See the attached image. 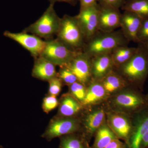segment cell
Segmentation results:
<instances>
[{
  "instance_id": "cell-1",
  "label": "cell",
  "mask_w": 148,
  "mask_h": 148,
  "mask_svg": "<svg viewBox=\"0 0 148 148\" xmlns=\"http://www.w3.org/2000/svg\"><path fill=\"white\" fill-rule=\"evenodd\" d=\"M104 104L107 109L132 117L148 108V95L130 86L110 96Z\"/></svg>"
},
{
  "instance_id": "cell-2",
  "label": "cell",
  "mask_w": 148,
  "mask_h": 148,
  "mask_svg": "<svg viewBox=\"0 0 148 148\" xmlns=\"http://www.w3.org/2000/svg\"><path fill=\"white\" fill-rule=\"evenodd\" d=\"M138 50L127 62L114 69L126 80L130 86L143 91L148 77V51L139 43Z\"/></svg>"
},
{
  "instance_id": "cell-3",
  "label": "cell",
  "mask_w": 148,
  "mask_h": 148,
  "mask_svg": "<svg viewBox=\"0 0 148 148\" xmlns=\"http://www.w3.org/2000/svg\"><path fill=\"white\" fill-rule=\"evenodd\" d=\"M129 42L121 29L109 32L99 31L86 42L82 51L92 57L111 53L116 48L128 45Z\"/></svg>"
},
{
  "instance_id": "cell-4",
  "label": "cell",
  "mask_w": 148,
  "mask_h": 148,
  "mask_svg": "<svg viewBox=\"0 0 148 148\" xmlns=\"http://www.w3.org/2000/svg\"><path fill=\"white\" fill-rule=\"evenodd\" d=\"M57 39L75 51H82L86 40L75 16L65 14L61 18Z\"/></svg>"
},
{
  "instance_id": "cell-5",
  "label": "cell",
  "mask_w": 148,
  "mask_h": 148,
  "mask_svg": "<svg viewBox=\"0 0 148 148\" xmlns=\"http://www.w3.org/2000/svg\"><path fill=\"white\" fill-rule=\"evenodd\" d=\"M54 5L50 3L42 15L22 32L47 40L52 39L58 33L61 19L56 12Z\"/></svg>"
},
{
  "instance_id": "cell-6",
  "label": "cell",
  "mask_w": 148,
  "mask_h": 148,
  "mask_svg": "<svg viewBox=\"0 0 148 148\" xmlns=\"http://www.w3.org/2000/svg\"><path fill=\"white\" fill-rule=\"evenodd\" d=\"M79 117L81 133L90 143L97 130L106 122V108L104 103L85 107Z\"/></svg>"
},
{
  "instance_id": "cell-7",
  "label": "cell",
  "mask_w": 148,
  "mask_h": 148,
  "mask_svg": "<svg viewBox=\"0 0 148 148\" xmlns=\"http://www.w3.org/2000/svg\"><path fill=\"white\" fill-rule=\"evenodd\" d=\"M81 132L79 117H66L56 115L51 119L41 137L50 142L55 138Z\"/></svg>"
},
{
  "instance_id": "cell-8",
  "label": "cell",
  "mask_w": 148,
  "mask_h": 148,
  "mask_svg": "<svg viewBox=\"0 0 148 148\" xmlns=\"http://www.w3.org/2000/svg\"><path fill=\"white\" fill-rule=\"evenodd\" d=\"M45 47L40 56L56 66H65L70 63L80 51L71 49L57 38L47 40Z\"/></svg>"
},
{
  "instance_id": "cell-9",
  "label": "cell",
  "mask_w": 148,
  "mask_h": 148,
  "mask_svg": "<svg viewBox=\"0 0 148 148\" xmlns=\"http://www.w3.org/2000/svg\"><path fill=\"white\" fill-rule=\"evenodd\" d=\"M106 122L109 127L117 138L126 143L128 147L133 130L132 117L106 108Z\"/></svg>"
},
{
  "instance_id": "cell-10",
  "label": "cell",
  "mask_w": 148,
  "mask_h": 148,
  "mask_svg": "<svg viewBox=\"0 0 148 148\" xmlns=\"http://www.w3.org/2000/svg\"><path fill=\"white\" fill-rule=\"evenodd\" d=\"M100 6L98 3L80 9L79 13L76 15L86 42L98 32V14Z\"/></svg>"
},
{
  "instance_id": "cell-11",
  "label": "cell",
  "mask_w": 148,
  "mask_h": 148,
  "mask_svg": "<svg viewBox=\"0 0 148 148\" xmlns=\"http://www.w3.org/2000/svg\"><path fill=\"white\" fill-rule=\"evenodd\" d=\"M3 36L18 43L28 51L35 59L40 56L45 45V41L40 37L23 32L12 33L5 31Z\"/></svg>"
},
{
  "instance_id": "cell-12",
  "label": "cell",
  "mask_w": 148,
  "mask_h": 148,
  "mask_svg": "<svg viewBox=\"0 0 148 148\" xmlns=\"http://www.w3.org/2000/svg\"><path fill=\"white\" fill-rule=\"evenodd\" d=\"M91 61V57L81 51L66 65L76 77L78 82L86 87L92 79Z\"/></svg>"
},
{
  "instance_id": "cell-13",
  "label": "cell",
  "mask_w": 148,
  "mask_h": 148,
  "mask_svg": "<svg viewBox=\"0 0 148 148\" xmlns=\"http://www.w3.org/2000/svg\"><path fill=\"white\" fill-rule=\"evenodd\" d=\"M99 4V3H98ZM98 14V30L109 32L120 28L122 14L119 9L100 5Z\"/></svg>"
},
{
  "instance_id": "cell-14",
  "label": "cell",
  "mask_w": 148,
  "mask_h": 148,
  "mask_svg": "<svg viewBox=\"0 0 148 148\" xmlns=\"http://www.w3.org/2000/svg\"><path fill=\"white\" fill-rule=\"evenodd\" d=\"M144 19L136 14L124 11L121 18V28L125 37L130 42L138 43V32Z\"/></svg>"
},
{
  "instance_id": "cell-15",
  "label": "cell",
  "mask_w": 148,
  "mask_h": 148,
  "mask_svg": "<svg viewBox=\"0 0 148 148\" xmlns=\"http://www.w3.org/2000/svg\"><path fill=\"white\" fill-rule=\"evenodd\" d=\"M133 130L128 148H140L143 135L148 130V108L132 116Z\"/></svg>"
},
{
  "instance_id": "cell-16",
  "label": "cell",
  "mask_w": 148,
  "mask_h": 148,
  "mask_svg": "<svg viewBox=\"0 0 148 148\" xmlns=\"http://www.w3.org/2000/svg\"><path fill=\"white\" fill-rule=\"evenodd\" d=\"M58 110L56 115L66 117H79L85 108L69 92L64 93L59 98Z\"/></svg>"
},
{
  "instance_id": "cell-17",
  "label": "cell",
  "mask_w": 148,
  "mask_h": 148,
  "mask_svg": "<svg viewBox=\"0 0 148 148\" xmlns=\"http://www.w3.org/2000/svg\"><path fill=\"white\" fill-rule=\"evenodd\" d=\"M108 95L100 80L92 79L86 88V94L82 104L85 107L105 103Z\"/></svg>"
},
{
  "instance_id": "cell-18",
  "label": "cell",
  "mask_w": 148,
  "mask_h": 148,
  "mask_svg": "<svg viewBox=\"0 0 148 148\" xmlns=\"http://www.w3.org/2000/svg\"><path fill=\"white\" fill-rule=\"evenodd\" d=\"M91 64L92 79L100 80L114 69L111 53L91 57Z\"/></svg>"
},
{
  "instance_id": "cell-19",
  "label": "cell",
  "mask_w": 148,
  "mask_h": 148,
  "mask_svg": "<svg viewBox=\"0 0 148 148\" xmlns=\"http://www.w3.org/2000/svg\"><path fill=\"white\" fill-rule=\"evenodd\" d=\"M56 66L50 61L41 56L35 58L32 69V77L44 81L50 80L58 76Z\"/></svg>"
},
{
  "instance_id": "cell-20",
  "label": "cell",
  "mask_w": 148,
  "mask_h": 148,
  "mask_svg": "<svg viewBox=\"0 0 148 148\" xmlns=\"http://www.w3.org/2000/svg\"><path fill=\"white\" fill-rule=\"evenodd\" d=\"M100 81L109 97L130 86L114 69Z\"/></svg>"
},
{
  "instance_id": "cell-21",
  "label": "cell",
  "mask_w": 148,
  "mask_h": 148,
  "mask_svg": "<svg viewBox=\"0 0 148 148\" xmlns=\"http://www.w3.org/2000/svg\"><path fill=\"white\" fill-rule=\"evenodd\" d=\"M59 148H90L89 142L81 132L71 133L59 138Z\"/></svg>"
},
{
  "instance_id": "cell-22",
  "label": "cell",
  "mask_w": 148,
  "mask_h": 148,
  "mask_svg": "<svg viewBox=\"0 0 148 148\" xmlns=\"http://www.w3.org/2000/svg\"><path fill=\"white\" fill-rule=\"evenodd\" d=\"M94 137V142L90 148H105L113 140L118 139L107 122L97 130Z\"/></svg>"
},
{
  "instance_id": "cell-23",
  "label": "cell",
  "mask_w": 148,
  "mask_h": 148,
  "mask_svg": "<svg viewBox=\"0 0 148 148\" xmlns=\"http://www.w3.org/2000/svg\"><path fill=\"white\" fill-rule=\"evenodd\" d=\"M138 50L137 47H129L128 45L116 48L111 53L114 69L117 68L127 62Z\"/></svg>"
},
{
  "instance_id": "cell-24",
  "label": "cell",
  "mask_w": 148,
  "mask_h": 148,
  "mask_svg": "<svg viewBox=\"0 0 148 148\" xmlns=\"http://www.w3.org/2000/svg\"><path fill=\"white\" fill-rule=\"evenodd\" d=\"M121 9L136 14L143 19L148 18V0H126Z\"/></svg>"
},
{
  "instance_id": "cell-25",
  "label": "cell",
  "mask_w": 148,
  "mask_h": 148,
  "mask_svg": "<svg viewBox=\"0 0 148 148\" xmlns=\"http://www.w3.org/2000/svg\"><path fill=\"white\" fill-rule=\"evenodd\" d=\"M68 87V92L79 102L82 104L85 98L87 87L78 81L71 85Z\"/></svg>"
},
{
  "instance_id": "cell-26",
  "label": "cell",
  "mask_w": 148,
  "mask_h": 148,
  "mask_svg": "<svg viewBox=\"0 0 148 148\" xmlns=\"http://www.w3.org/2000/svg\"><path fill=\"white\" fill-rule=\"evenodd\" d=\"M58 72V77L64 85L69 86L77 82L76 77L66 65L61 66Z\"/></svg>"
},
{
  "instance_id": "cell-27",
  "label": "cell",
  "mask_w": 148,
  "mask_h": 148,
  "mask_svg": "<svg viewBox=\"0 0 148 148\" xmlns=\"http://www.w3.org/2000/svg\"><path fill=\"white\" fill-rule=\"evenodd\" d=\"M59 101L57 97L53 95H47L43 99L42 109L46 114H49L58 107Z\"/></svg>"
},
{
  "instance_id": "cell-28",
  "label": "cell",
  "mask_w": 148,
  "mask_h": 148,
  "mask_svg": "<svg viewBox=\"0 0 148 148\" xmlns=\"http://www.w3.org/2000/svg\"><path fill=\"white\" fill-rule=\"evenodd\" d=\"M49 82V89L48 95L57 97L60 94L62 90L63 85L61 80L58 76L51 79Z\"/></svg>"
},
{
  "instance_id": "cell-29",
  "label": "cell",
  "mask_w": 148,
  "mask_h": 148,
  "mask_svg": "<svg viewBox=\"0 0 148 148\" xmlns=\"http://www.w3.org/2000/svg\"><path fill=\"white\" fill-rule=\"evenodd\" d=\"M138 43H144L148 41V18L144 19L138 32Z\"/></svg>"
},
{
  "instance_id": "cell-30",
  "label": "cell",
  "mask_w": 148,
  "mask_h": 148,
  "mask_svg": "<svg viewBox=\"0 0 148 148\" xmlns=\"http://www.w3.org/2000/svg\"><path fill=\"white\" fill-rule=\"evenodd\" d=\"M126 0H99L100 5L108 6L114 8L121 9Z\"/></svg>"
},
{
  "instance_id": "cell-31",
  "label": "cell",
  "mask_w": 148,
  "mask_h": 148,
  "mask_svg": "<svg viewBox=\"0 0 148 148\" xmlns=\"http://www.w3.org/2000/svg\"><path fill=\"white\" fill-rule=\"evenodd\" d=\"M105 148H128L126 143L119 139H115Z\"/></svg>"
},
{
  "instance_id": "cell-32",
  "label": "cell",
  "mask_w": 148,
  "mask_h": 148,
  "mask_svg": "<svg viewBox=\"0 0 148 148\" xmlns=\"http://www.w3.org/2000/svg\"><path fill=\"white\" fill-rule=\"evenodd\" d=\"M99 0H78L79 2L80 9L85 8L98 3Z\"/></svg>"
},
{
  "instance_id": "cell-33",
  "label": "cell",
  "mask_w": 148,
  "mask_h": 148,
  "mask_svg": "<svg viewBox=\"0 0 148 148\" xmlns=\"http://www.w3.org/2000/svg\"><path fill=\"white\" fill-rule=\"evenodd\" d=\"M140 148H148V130L143 135L140 143Z\"/></svg>"
},
{
  "instance_id": "cell-34",
  "label": "cell",
  "mask_w": 148,
  "mask_h": 148,
  "mask_svg": "<svg viewBox=\"0 0 148 148\" xmlns=\"http://www.w3.org/2000/svg\"><path fill=\"white\" fill-rule=\"evenodd\" d=\"M50 3L53 4L56 2H65L70 4L72 5H75L77 4L78 0H49Z\"/></svg>"
},
{
  "instance_id": "cell-35",
  "label": "cell",
  "mask_w": 148,
  "mask_h": 148,
  "mask_svg": "<svg viewBox=\"0 0 148 148\" xmlns=\"http://www.w3.org/2000/svg\"><path fill=\"white\" fill-rule=\"evenodd\" d=\"M143 44L144 46L145 47V48L146 49H147V50L148 51V41L147 42L144 43Z\"/></svg>"
},
{
  "instance_id": "cell-36",
  "label": "cell",
  "mask_w": 148,
  "mask_h": 148,
  "mask_svg": "<svg viewBox=\"0 0 148 148\" xmlns=\"http://www.w3.org/2000/svg\"><path fill=\"white\" fill-rule=\"evenodd\" d=\"M0 148H4V147L0 145Z\"/></svg>"
},
{
  "instance_id": "cell-37",
  "label": "cell",
  "mask_w": 148,
  "mask_h": 148,
  "mask_svg": "<svg viewBox=\"0 0 148 148\" xmlns=\"http://www.w3.org/2000/svg\"><path fill=\"white\" fill-rule=\"evenodd\" d=\"M147 95H148V92L147 93Z\"/></svg>"
}]
</instances>
